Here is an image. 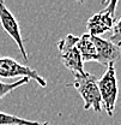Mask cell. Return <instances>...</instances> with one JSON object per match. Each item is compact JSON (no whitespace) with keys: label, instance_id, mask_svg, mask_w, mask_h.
I'll use <instances>...</instances> for the list:
<instances>
[{"label":"cell","instance_id":"cell-1","mask_svg":"<svg viewBox=\"0 0 121 125\" xmlns=\"http://www.w3.org/2000/svg\"><path fill=\"white\" fill-rule=\"evenodd\" d=\"M98 78L95 75L85 72L82 75H74V81L67 83L66 87H73L84 101V109H93L96 113L102 111V101L98 90Z\"/></svg>","mask_w":121,"mask_h":125},{"label":"cell","instance_id":"cell-6","mask_svg":"<svg viewBox=\"0 0 121 125\" xmlns=\"http://www.w3.org/2000/svg\"><path fill=\"white\" fill-rule=\"evenodd\" d=\"M0 24H1L2 29L6 31L10 35V37L16 42V45L19 48V52L23 55L24 60L28 62L29 55H28L27 49L24 47V40H23V36H22V32H20V27H19L13 13L7 9L6 4L1 0H0Z\"/></svg>","mask_w":121,"mask_h":125},{"label":"cell","instance_id":"cell-10","mask_svg":"<svg viewBox=\"0 0 121 125\" xmlns=\"http://www.w3.org/2000/svg\"><path fill=\"white\" fill-rule=\"evenodd\" d=\"M29 81H30L29 78L23 77V78L17 79L13 83H5V82H2V81L0 79V100H1L4 96H6L7 94L12 93L13 90L18 89L19 87H23V85L28 84Z\"/></svg>","mask_w":121,"mask_h":125},{"label":"cell","instance_id":"cell-9","mask_svg":"<svg viewBox=\"0 0 121 125\" xmlns=\"http://www.w3.org/2000/svg\"><path fill=\"white\" fill-rule=\"evenodd\" d=\"M0 125H50V123L48 122L40 123L35 120L24 119L13 114H9L5 112H0Z\"/></svg>","mask_w":121,"mask_h":125},{"label":"cell","instance_id":"cell-4","mask_svg":"<svg viewBox=\"0 0 121 125\" xmlns=\"http://www.w3.org/2000/svg\"><path fill=\"white\" fill-rule=\"evenodd\" d=\"M0 77L2 78H23L34 79L40 87H47L46 79L36 70L30 66H25L10 57H0Z\"/></svg>","mask_w":121,"mask_h":125},{"label":"cell","instance_id":"cell-8","mask_svg":"<svg viewBox=\"0 0 121 125\" xmlns=\"http://www.w3.org/2000/svg\"><path fill=\"white\" fill-rule=\"evenodd\" d=\"M77 48L79 51V54L82 57L83 62H96L97 60V53H96V48L92 42L91 35L83 34L82 36H79L78 42H77Z\"/></svg>","mask_w":121,"mask_h":125},{"label":"cell","instance_id":"cell-3","mask_svg":"<svg viewBox=\"0 0 121 125\" xmlns=\"http://www.w3.org/2000/svg\"><path fill=\"white\" fill-rule=\"evenodd\" d=\"M78 39L79 36L68 34L64 39L59 40L56 45L58 49L60 51V59L64 66L68 69L73 75H82L86 72L84 70V62L77 48Z\"/></svg>","mask_w":121,"mask_h":125},{"label":"cell","instance_id":"cell-5","mask_svg":"<svg viewBox=\"0 0 121 125\" xmlns=\"http://www.w3.org/2000/svg\"><path fill=\"white\" fill-rule=\"evenodd\" d=\"M118 6V1H108L106 9L92 15L86 22L88 34L91 36H100L107 31L112 30L115 24V10Z\"/></svg>","mask_w":121,"mask_h":125},{"label":"cell","instance_id":"cell-2","mask_svg":"<svg viewBox=\"0 0 121 125\" xmlns=\"http://www.w3.org/2000/svg\"><path fill=\"white\" fill-rule=\"evenodd\" d=\"M98 90L101 95V101L103 108L106 109L109 117L114 115L116 100L119 96V87H118V78L114 64H109L107 66L106 72L98 79Z\"/></svg>","mask_w":121,"mask_h":125},{"label":"cell","instance_id":"cell-11","mask_svg":"<svg viewBox=\"0 0 121 125\" xmlns=\"http://www.w3.org/2000/svg\"><path fill=\"white\" fill-rule=\"evenodd\" d=\"M109 41L116 47L121 48V18L115 21V24L113 27V34H112Z\"/></svg>","mask_w":121,"mask_h":125},{"label":"cell","instance_id":"cell-7","mask_svg":"<svg viewBox=\"0 0 121 125\" xmlns=\"http://www.w3.org/2000/svg\"><path fill=\"white\" fill-rule=\"evenodd\" d=\"M92 42L96 48L97 53V60L103 66H108L109 64H114L116 60H119L121 57L120 48L113 45L109 40H104L100 36H91Z\"/></svg>","mask_w":121,"mask_h":125}]
</instances>
